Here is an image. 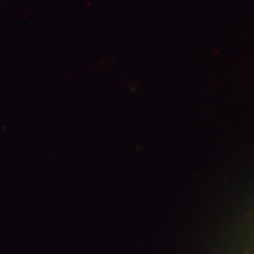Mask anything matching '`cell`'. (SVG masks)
Segmentation results:
<instances>
[]
</instances>
